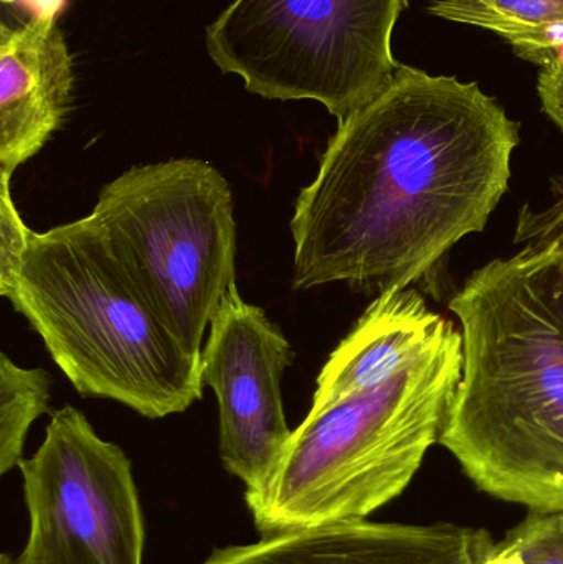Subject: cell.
<instances>
[{"label": "cell", "instance_id": "cell-1", "mask_svg": "<svg viewBox=\"0 0 563 564\" xmlns=\"http://www.w3.org/2000/svg\"><path fill=\"white\" fill-rule=\"evenodd\" d=\"M521 124L478 83L409 65L339 121L291 218L293 289L393 291L432 280L481 234L511 181Z\"/></svg>", "mask_w": 563, "mask_h": 564}, {"label": "cell", "instance_id": "cell-2", "mask_svg": "<svg viewBox=\"0 0 563 564\" xmlns=\"http://www.w3.org/2000/svg\"><path fill=\"white\" fill-rule=\"evenodd\" d=\"M450 308L463 373L439 444L489 496L563 512V243L492 260Z\"/></svg>", "mask_w": 563, "mask_h": 564}, {"label": "cell", "instance_id": "cell-3", "mask_svg": "<svg viewBox=\"0 0 563 564\" xmlns=\"http://www.w3.org/2000/svg\"><path fill=\"white\" fill-rule=\"evenodd\" d=\"M7 299L82 397L149 420L185 413L204 398L202 355L175 337L93 212L32 231Z\"/></svg>", "mask_w": 563, "mask_h": 564}, {"label": "cell", "instance_id": "cell-4", "mask_svg": "<svg viewBox=\"0 0 563 564\" xmlns=\"http://www.w3.org/2000/svg\"><path fill=\"white\" fill-rule=\"evenodd\" d=\"M463 373V334L439 340L386 383L310 411L267 482L245 492L261 536L367 520L400 496L439 443Z\"/></svg>", "mask_w": 563, "mask_h": 564}, {"label": "cell", "instance_id": "cell-5", "mask_svg": "<svg viewBox=\"0 0 563 564\" xmlns=\"http://www.w3.org/2000/svg\"><path fill=\"white\" fill-rule=\"evenodd\" d=\"M93 214L149 301L191 354L237 284V220L225 175L201 159L134 165L106 184Z\"/></svg>", "mask_w": 563, "mask_h": 564}, {"label": "cell", "instance_id": "cell-6", "mask_svg": "<svg viewBox=\"0 0 563 564\" xmlns=\"http://www.w3.org/2000/svg\"><path fill=\"white\" fill-rule=\"evenodd\" d=\"M409 0H234L205 33L220 72L264 99L323 105L337 121L392 79Z\"/></svg>", "mask_w": 563, "mask_h": 564}, {"label": "cell", "instance_id": "cell-7", "mask_svg": "<svg viewBox=\"0 0 563 564\" xmlns=\"http://www.w3.org/2000/svg\"><path fill=\"white\" fill-rule=\"evenodd\" d=\"M19 469L30 533L17 564H144L131 459L82 411H53L42 446Z\"/></svg>", "mask_w": 563, "mask_h": 564}, {"label": "cell", "instance_id": "cell-8", "mask_svg": "<svg viewBox=\"0 0 563 564\" xmlns=\"http://www.w3.org/2000/svg\"><path fill=\"white\" fill-rule=\"evenodd\" d=\"M293 360L281 328L231 285L202 348V380L217 394L221 464L245 484V492L267 482L293 433L281 397Z\"/></svg>", "mask_w": 563, "mask_h": 564}, {"label": "cell", "instance_id": "cell-9", "mask_svg": "<svg viewBox=\"0 0 563 564\" xmlns=\"http://www.w3.org/2000/svg\"><path fill=\"white\" fill-rule=\"evenodd\" d=\"M486 530L367 520L263 536L212 552L202 564H475Z\"/></svg>", "mask_w": 563, "mask_h": 564}, {"label": "cell", "instance_id": "cell-10", "mask_svg": "<svg viewBox=\"0 0 563 564\" xmlns=\"http://www.w3.org/2000/svg\"><path fill=\"white\" fill-rule=\"evenodd\" d=\"M75 63L58 19L0 25V175L39 154L65 124Z\"/></svg>", "mask_w": 563, "mask_h": 564}, {"label": "cell", "instance_id": "cell-11", "mask_svg": "<svg viewBox=\"0 0 563 564\" xmlns=\"http://www.w3.org/2000/svg\"><path fill=\"white\" fill-rule=\"evenodd\" d=\"M448 318L430 311L416 289H393L364 312L327 358L316 380L311 411L386 383L415 364L439 340Z\"/></svg>", "mask_w": 563, "mask_h": 564}, {"label": "cell", "instance_id": "cell-12", "mask_svg": "<svg viewBox=\"0 0 563 564\" xmlns=\"http://www.w3.org/2000/svg\"><path fill=\"white\" fill-rule=\"evenodd\" d=\"M429 12L491 30L542 68L563 59V0H436Z\"/></svg>", "mask_w": 563, "mask_h": 564}, {"label": "cell", "instance_id": "cell-13", "mask_svg": "<svg viewBox=\"0 0 563 564\" xmlns=\"http://www.w3.org/2000/svg\"><path fill=\"white\" fill-rule=\"evenodd\" d=\"M52 377L43 368H22L0 355V474L19 467L30 427L48 413Z\"/></svg>", "mask_w": 563, "mask_h": 564}, {"label": "cell", "instance_id": "cell-14", "mask_svg": "<svg viewBox=\"0 0 563 564\" xmlns=\"http://www.w3.org/2000/svg\"><path fill=\"white\" fill-rule=\"evenodd\" d=\"M475 564H563V512L529 510L501 540H489Z\"/></svg>", "mask_w": 563, "mask_h": 564}, {"label": "cell", "instance_id": "cell-15", "mask_svg": "<svg viewBox=\"0 0 563 564\" xmlns=\"http://www.w3.org/2000/svg\"><path fill=\"white\" fill-rule=\"evenodd\" d=\"M10 181L9 175H0V295L6 299L22 273L32 237L13 204Z\"/></svg>", "mask_w": 563, "mask_h": 564}, {"label": "cell", "instance_id": "cell-16", "mask_svg": "<svg viewBox=\"0 0 563 564\" xmlns=\"http://www.w3.org/2000/svg\"><path fill=\"white\" fill-rule=\"evenodd\" d=\"M557 240L563 243V175L552 181V204L535 212L526 205L519 215L516 243Z\"/></svg>", "mask_w": 563, "mask_h": 564}, {"label": "cell", "instance_id": "cell-17", "mask_svg": "<svg viewBox=\"0 0 563 564\" xmlns=\"http://www.w3.org/2000/svg\"><path fill=\"white\" fill-rule=\"evenodd\" d=\"M538 93L545 115L563 132V62L542 68Z\"/></svg>", "mask_w": 563, "mask_h": 564}, {"label": "cell", "instance_id": "cell-18", "mask_svg": "<svg viewBox=\"0 0 563 564\" xmlns=\"http://www.w3.org/2000/svg\"><path fill=\"white\" fill-rule=\"evenodd\" d=\"M3 6L15 7L30 19H58L68 0H2Z\"/></svg>", "mask_w": 563, "mask_h": 564}, {"label": "cell", "instance_id": "cell-19", "mask_svg": "<svg viewBox=\"0 0 563 564\" xmlns=\"http://www.w3.org/2000/svg\"><path fill=\"white\" fill-rule=\"evenodd\" d=\"M0 564H17V560L9 555H2V558H0Z\"/></svg>", "mask_w": 563, "mask_h": 564}]
</instances>
